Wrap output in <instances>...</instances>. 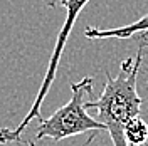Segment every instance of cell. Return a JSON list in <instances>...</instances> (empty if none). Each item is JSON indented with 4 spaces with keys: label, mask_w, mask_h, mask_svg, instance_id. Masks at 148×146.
<instances>
[{
    "label": "cell",
    "mask_w": 148,
    "mask_h": 146,
    "mask_svg": "<svg viewBox=\"0 0 148 146\" xmlns=\"http://www.w3.org/2000/svg\"><path fill=\"white\" fill-rule=\"evenodd\" d=\"M145 49H148V34L140 39L135 57H126L120 65V72L113 77L106 72V82L99 98L88 101L86 108L96 111V119L104 124L113 146H128L125 138V126L130 119L140 116L143 99L136 89V81L141 69Z\"/></svg>",
    "instance_id": "cell-1"
},
{
    "label": "cell",
    "mask_w": 148,
    "mask_h": 146,
    "mask_svg": "<svg viewBox=\"0 0 148 146\" xmlns=\"http://www.w3.org/2000/svg\"><path fill=\"white\" fill-rule=\"evenodd\" d=\"M92 79L91 76H86L81 81L71 82V99L62 108L56 111L51 118L42 119L39 123L36 131V141L51 138L54 143H59L66 138L92 133L89 139L84 145H89L98 133H104L106 128L96 118H91L88 113V101H91L92 94Z\"/></svg>",
    "instance_id": "cell-2"
},
{
    "label": "cell",
    "mask_w": 148,
    "mask_h": 146,
    "mask_svg": "<svg viewBox=\"0 0 148 146\" xmlns=\"http://www.w3.org/2000/svg\"><path fill=\"white\" fill-rule=\"evenodd\" d=\"M61 5L66 9V20L62 24V27L57 34V39H56L54 44V50H52V55H51V61H49V65H47L46 76L42 79V84L39 87V92L36 96V101L32 104V108L29 109V113L24 116V119L18 123L15 128H0V145H9V143H18L20 138L24 134V131L29 128V124L32 121H42V114H40V108H42V102L46 99V96L51 91V86L56 79V74H57V67H59V61L62 57V52H64L66 42H67V37L73 30V25L76 24V20L79 17L81 10L86 7V3L89 0H59Z\"/></svg>",
    "instance_id": "cell-3"
},
{
    "label": "cell",
    "mask_w": 148,
    "mask_h": 146,
    "mask_svg": "<svg viewBox=\"0 0 148 146\" xmlns=\"http://www.w3.org/2000/svg\"><path fill=\"white\" fill-rule=\"evenodd\" d=\"M138 34H148V14L138 18L136 22L130 25H121V27H111V29H99V27H88L84 30V35L91 40H104V39H130Z\"/></svg>",
    "instance_id": "cell-4"
},
{
    "label": "cell",
    "mask_w": 148,
    "mask_h": 146,
    "mask_svg": "<svg viewBox=\"0 0 148 146\" xmlns=\"http://www.w3.org/2000/svg\"><path fill=\"white\" fill-rule=\"evenodd\" d=\"M125 138L128 146H145L148 143L147 121H143L140 116L130 119L125 126Z\"/></svg>",
    "instance_id": "cell-5"
},
{
    "label": "cell",
    "mask_w": 148,
    "mask_h": 146,
    "mask_svg": "<svg viewBox=\"0 0 148 146\" xmlns=\"http://www.w3.org/2000/svg\"><path fill=\"white\" fill-rule=\"evenodd\" d=\"M44 3H46L47 7H51V9H54V7H57V2L59 0H42Z\"/></svg>",
    "instance_id": "cell-6"
},
{
    "label": "cell",
    "mask_w": 148,
    "mask_h": 146,
    "mask_svg": "<svg viewBox=\"0 0 148 146\" xmlns=\"http://www.w3.org/2000/svg\"><path fill=\"white\" fill-rule=\"evenodd\" d=\"M27 146H36V141H34V139H29V141H27Z\"/></svg>",
    "instance_id": "cell-7"
}]
</instances>
